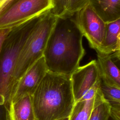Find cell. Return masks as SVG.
<instances>
[{"mask_svg": "<svg viewBox=\"0 0 120 120\" xmlns=\"http://www.w3.org/2000/svg\"><path fill=\"white\" fill-rule=\"evenodd\" d=\"M111 116V104L105 100L92 110L89 120H108Z\"/></svg>", "mask_w": 120, "mask_h": 120, "instance_id": "15", "label": "cell"}, {"mask_svg": "<svg viewBox=\"0 0 120 120\" xmlns=\"http://www.w3.org/2000/svg\"><path fill=\"white\" fill-rule=\"evenodd\" d=\"M69 120V117L64 118H62V119H59V120Z\"/></svg>", "mask_w": 120, "mask_h": 120, "instance_id": "22", "label": "cell"}, {"mask_svg": "<svg viewBox=\"0 0 120 120\" xmlns=\"http://www.w3.org/2000/svg\"><path fill=\"white\" fill-rule=\"evenodd\" d=\"M83 36L75 14L57 17L43 54L48 71L70 76L85 53Z\"/></svg>", "mask_w": 120, "mask_h": 120, "instance_id": "1", "label": "cell"}, {"mask_svg": "<svg viewBox=\"0 0 120 120\" xmlns=\"http://www.w3.org/2000/svg\"><path fill=\"white\" fill-rule=\"evenodd\" d=\"M69 0H51V12L57 17L63 15L66 11Z\"/></svg>", "mask_w": 120, "mask_h": 120, "instance_id": "17", "label": "cell"}, {"mask_svg": "<svg viewBox=\"0 0 120 120\" xmlns=\"http://www.w3.org/2000/svg\"><path fill=\"white\" fill-rule=\"evenodd\" d=\"M75 16L80 30L90 47L98 51L105 40L106 23L89 4L77 11Z\"/></svg>", "mask_w": 120, "mask_h": 120, "instance_id": "7", "label": "cell"}, {"mask_svg": "<svg viewBox=\"0 0 120 120\" xmlns=\"http://www.w3.org/2000/svg\"><path fill=\"white\" fill-rule=\"evenodd\" d=\"M100 90L105 100L110 104L120 105V89L109 86L101 80Z\"/></svg>", "mask_w": 120, "mask_h": 120, "instance_id": "14", "label": "cell"}, {"mask_svg": "<svg viewBox=\"0 0 120 120\" xmlns=\"http://www.w3.org/2000/svg\"><path fill=\"white\" fill-rule=\"evenodd\" d=\"M31 96L36 120L69 117L75 103L70 76L49 71Z\"/></svg>", "mask_w": 120, "mask_h": 120, "instance_id": "2", "label": "cell"}, {"mask_svg": "<svg viewBox=\"0 0 120 120\" xmlns=\"http://www.w3.org/2000/svg\"><path fill=\"white\" fill-rule=\"evenodd\" d=\"M57 18L51 12V9L43 13L27 38L15 65V79L17 85L27 70L43 56Z\"/></svg>", "mask_w": 120, "mask_h": 120, "instance_id": "4", "label": "cell"}, {"mask_svg": "<svg viewBox=\"0 0 120 120\" xmlns=\"http://www.w3.org/2000/svg\"><path fill=\"white\" fill-rule=\"evenodd\" d=\"M11 28H1L0 29V52L3 42L10 31Z\"/></svg>", "mask_w": 120, "mask_h": 120, "instance_id": "20", "label": "cell"}, {"mask_svg": "<svg viewBox=\"0 0 120 120\" xmlns=\"http://www.w3.org/2000/svg\"><path fill=\"white\" fill-rule=\"evenodd\" d=\"M97 53L102 81L105 84L120 89V69L111 58L110 54Z\"/></svg>", "mask_w": 120, "mask_h": 120, "instance_id": "9", "label": "cell"}, {"mask_svg": "<svg viewBox=\"0 0 120 120\" xmlns=\"http://www.w3.org/2000/svg\"><path fill=\"white\" fill-rule=\"evenodd\" d=\"M111 116L116 120H120V105L111 104Z\"/></svg>", "mask_w": 120, "mask_h": 120, "instance_id": "19", "label": "cell"}, {"mask_svg": "<svg viewBox=\"0 0 120 120\" xmlns=\"http://www.w3.org/2000/svg\"><path fill=\"white\" fill-rule=\"evenodd\" d=\"M8 0H0V9Z\"/></svg>", "mask_w": 120, "mask_h": 120, "instance_id": "21", "label": "cell"}, {"mask_svg": "<svg viewBox=\"0 0 120 120\" xmlns=\"http://www.w3.org/2000/svg\"><path fill=\"white\" fill-rule=\"evenodd\" d=\"M104 101L100 90L91 99L75 102L69 120H89L93 109Z\"/></svg>", "mask_w": 120, "mask_h": 120, "instance_id": "12", "label": "cell"}, {"mask_svg": "<svg viewBox=\"0 0 120 120\" xmlns=\"http://www.w3.org/2000/svg\"><path fill=\"white\" fill-rule=\"evenodd\" d=\"M88 4L106 23L120 19V0H89Z\"/></svg>", "mask_w": 120, "mask_h": 120, "instance_id": "10", "label": "cell"}, {"mask_svg": "<svg viewBox=\"0 0 120 120\" xmlns=\"http://www.w3.org/2000/svg\"><path fill=\"white\" fill-rule=\"evenodd\" d=\"M89 0H69L66 12L64 15H72L85 7Z\"/></svg>", "mask_w": 120, "mask_h": 120, "instance_id": "16", "label": "cell"}, {"mask_svg": "<svg viewBox=\"0 0 120 120\" xmlns=\"http://www.w3.org/2000/svg\"><path fill=\"white\" fill-rule=\"evenodd\" d=\"M52 8L51 0H8L0 9V29L12 28Z\"/></svg>", "mask_w": 120, "mask_h": 120, "instance_id": "5", "label": "cell"}, {"mask_svg": "<svg viewBox=\"0 0 120 120\" xmlns=\"http://www.w3.org/2000/svg\"><path fill=\"white\" fill-rule=\"evenodd\" d=\"M42 14L12 28L1 46L0 52V106L4 108L7 120H8L11 100L17 86L15 79V65L27 38Z\"/></svg>", "mask_w": 120, "mask_h": 120, "instance_id": "3", "label": "cell"}, {"mask_svg": "<svg viewBox=\"0 0 120 120\" xmlns=\"http://www.w3.org/2000/svg\"><path fill=\"white\" fill-rule=\"evenodd\" d=\"M48 72L44 57L35 62L20 80L11 104L27 95L32 96Z\"/></svg>", "mask_w": 120, "mask_h": 120, "instance_id": "8", "label": "cell"}, {"mask_svg": "<svg viewBox=\"0 0 120 120\" xmlns=\"http://www.w3.org/2000/svg\"><path fill=\"white\" fill-rule=\"evenodd\" d=\"M120 36V19L106 23L104 43L100 49L96 51L105 54H111L115 51Z\"/></svg>", "mask_w": 120, "mask_h": 120, "instance_id": "13", "label": "cell"}, {"mask_svg": "<svg viewBox=\"0 0 120 120\" xmlns=\"http://www.w3.org/2000/svg\"><path fill=\"white\" fill-rule=\"evenodd\" d=\"M112 59L120 69V36L119 37L115 51L110 54Z\"/></svg>", "mask_w": 120, "mask_h": 120, "instance_id": "18", "label": "cell"}, {"mask_svg": "<svg viewBox=\"0 0 120 120\" xmlns=\"http://www.w3.org/2000/svg\"><path fill=\"white\" fill-rule=\"evenodd\" d=\"M75 102L91 99L100 90L101 78L98 61L79 66L70 75Z\"/></svg>", "mask_w": 120, "mask_h": 120, "instance_id": "6", "label": "cell"}, {"mask_svg": "<svg viewBox=\"0 0 120 120\" xmlns=\"http://www.w3.org/2000/svg\"><path fill=\"white\" fill-rule=\"evenodd\" d=\"M116 120L115 119H114L113 118H112L111 116H110V117L109 118V120Z\"/></svg>", "mask_w": 120, "mask_h": 120, "instance_id": "23", "label": "cell"}, {"mask_svg": "<svg viewBox=\"0 0 120 120\" xmlns=\"http://www.w3.org/2000/svg\"><path fill=\"white\" fill-rule=\"evenodd\" d=\"M9 120H36L32 96H26L11 104Z\"/></svg>", "mask_w": 120, "mask_h": 120, "instance_id": "11", "label": "cell"}, {"mask_svg": "<svg viewBox=\"0 0 120 120\" xmlns=\"http://www.w3.org/2000/svg\"></svg>", "mask_w": 120, "mask_h": 120, "instance_id": "24", "label": "cell"}]
</instances>
